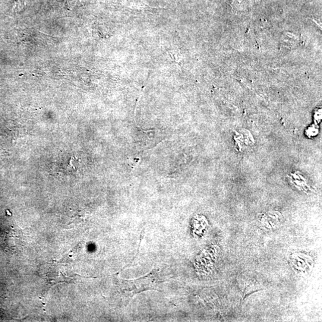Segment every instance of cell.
I'll return each instance as SVG.
<instances>
[{"mask_svg":"<svg viewBox=\"0 0 322 322\" xmlns=\"http://www.w3.org/2000/svg\"><path fill=\"white\" fill-rule=\"evenodd\" d=\"M160 271L153 269L146 275L136 279L125 280L116 279L119 288L128 296H133L147 290H157L163 282L160 277Z\"/></svg>","mask_w":322,"mask_h":322,"instance_id":"obj_1","label":"cell"}]
</instances>
